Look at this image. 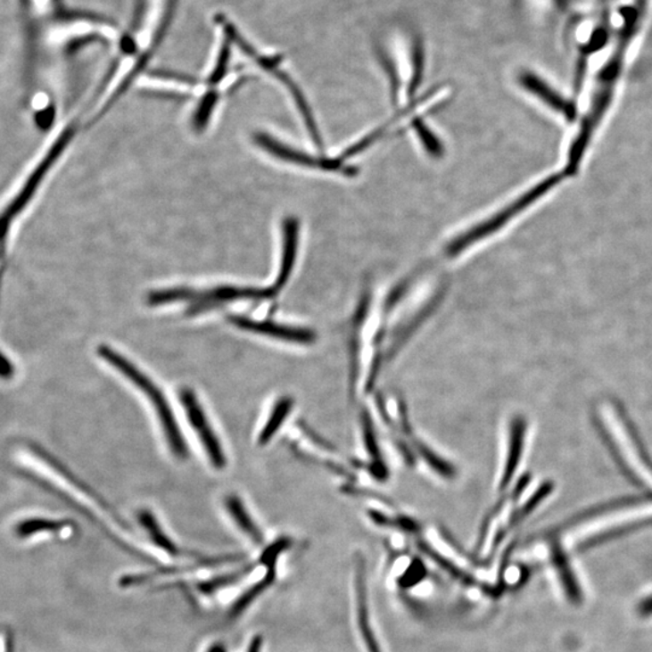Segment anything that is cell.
Here are the masks:
<instances>
[{"mask_svg":"<svg viewBox=\"0 0 652 652\" xmlns=\"http://www.w3.org/2000/svg\"><path fill=\"white\" fill-rule=\"evenodd\" d=\"M97 353L144 394V397L152 404L157 418H159L169 450H172L177 458L186 459L189 450H187L186 439H184L182 430L177 425L172 406L167 400L161 389L157 387L152 378L146 376L144 371L136 367L131 360L119 353L114 348L105 346V344L102 346L101 344L98 347Z\"/></svg>","mask_w":652,"mask_h":652,"instance_id":"cell-1","label":"cell"},{"mask_svg":"<svg viewBox=\"0 0 652 652\" xmlns=\"http://www.w3.org/2000/svg\"><path fill=\"white\" fill-rule=\"evenodd\" d=\"M215 23H217L218 29H220L225 34H227L228 39H230L231 43L234 44V46L240 49L245 56L251 58V60L254 61L259 67L273 75L276 80L281 81V83L288 88L290 95H293V101H295L296 105H298L299 111L301 112L303 120H305L306 128L309 129L310 138L313 139L314 144L318 146L319 149H322V136H320L318 126H317L316 120H314L309 105L307 103L305 95H303L302 91L300 90V87L296 85L295 81L290 78V75L286 73V71L282 70V57L276 56H276H268V54H261L260 51L256 49V47L249 42L247 37L243 36V33H242L240 29L235 26V23L231 21V20L228 19L227 15H224V13H221V15L217 17V21H215Z\"/></svg>","mask_w":652,"mask_h":652,"instance_id":"cell-2","label":"cell"},{"mask_svg":"<svg viewBox=\"0 0 652 652\" xmlns=\"http://www.w3.org/2000/svg\"><path fill=\"white\" fill-rule=\"evenodd\" d=\"M566 180L569 179L563 173L562 169L559 172L552 173L551 176L544 177L541 183L532 186L527 193H524L516 201H514L510 206L504 208L499 213L491 217L490 220L483 221V224L477 225L476 227L471 228L470 231L466 232V234L460 235L457 240H454L449 245V248H447V255L453 258V256L458 255L459 252L466 251L467 247H470L475 242L483 240L487 235L499 231L505 224L514 219L516 215L524 213L525 210H528L532 204L537 203L538 201H541L542 197L551 193V191L557 189Z\"/></svg>","mask_w":652,"mask_h":652,"instance_id":"cell-3","label":"cell"},{"mask_svg":"<svg viewBox=\"0 0 652 652\" xmlns=\"http://www.w3.org/2000/svg\"><path fill=\"white\" fill-rule=\"evenodd\" d=\"M276 290L271 288H240V286H220L207 290V292H196V290L186 288H174L157 290L153 293V301L156 306L166 305L177 301H193V309L190 312L197 314L210 307L220 305L224 302L235 301V300H266L275 298Z\"/></svg>","mask_w":652,"mask_h":652,"instance_id":"cell-4","label":"cell"},{"mask_svg":"<svg viewBox=\"0 0 652 652\" xmlns=\"http://www.w3.org/2000/svg\"><path fill=\"white\" fill-rule=\"evenodd\" d=\"M650 0H630L620 12L621 23L617 30L613 49L607 54V63L619 68H627L631 45L643 29Z\"/></svg>","mask_w":652,"mask_h":652,"instance_id":"cell-5","label":"cell"},{"mask_svg":"<svg viewBox=\"0 0 652 652\" xmlns=\"http://www.w3.org/2000/svg\"><path fill=\"white\" fill-rule=\"evenodd\" d=\"M180 400L184 409H186V417L189 419L191 426L200 438L204 450H206L208 458H210L211 466L215 469L221 470L227 466V457H225L223 446L215 433L213 426H211L210 419L207 418L206 412L201 405L199 398L194 394L193 389L183 388L180 391Z\"/></svg>","mask_w":652,"mask_h":652,"instance_id":"cell-6","label":"cell"},{"mask_svg":"<svg viewBox=\"0 0 652 652\" xmlns=\"http://www.w3.org/2000/svg\"><path fill=\"white\" fill-rule=\"evenodd\" d=\"M255 143L260 145L266 152L271 153V155L278 157L283 161L295 163V165H301L305 167H317V169H322L324 170H334V172H341L347 174V176H354L358 173L357 169L354 167L344 165L341 159H318V157H313L309 153L299 152L293 148H289L281 142L276 141L275 138L266 135V133H256Z\"/></svg>","mask_w":652,"mask_h":652,"instance_id":"cell-7","label":"cell"},{"mask_svg":"<svg viewBox=\"0 0 652 652\" xmlns=\"http://www.w3.org/2000/svg\"><path fill=\"white\" fill-rule=\"evenodd\" d=\"M230 322L235 326L249 331V333L264 334V336L288 341V343L307 344L316 340V334L313 331L302 329V327L281 326V324L268 322V320H254L237 316L230 317Z\"/></svg>","mask_w":652,"mask_h":652,"instance_id":"cell-8","label":"cell"},{"mask_svg":"<svg viewBox=\"0 0 652 652\" xmlns=\"http://www.w3.org/2000/svg\"><path fill=\"white\" fill-rule=\"evenodd\" d=\"M299 221L295 218H288L283 224V254L281 268H279L278 278L273 285L276 293L285 288L292 276L293 265H295L296 252L299 243Z\"/></svg>","mask_w":652,"mask_h":652,"instance_id":"cell-9","label":"cell"},{"mask_svg":"<svg viewBox=\"0 0 652 652\" xmlns=\"http://www.w3.org/2000/svg\"><path fill=\"white\" fill-rule=\"evenodd\" d=\"M357 607H358V623L361 631V637L364 638L365 645L368 652H382L380 644L372 630L370 620H368L367 589H365V576L363 569H359L357 574Z\"/></svg>","mask_w":652,"mask_h":652,"instance_id":"cell-10","label":"cell"},{"mask_svg":"<svg viewBox=\"0 0 652 652\" xmlns=\"http://www.w3.org/2000/svg\"><path fill=\"white\" fill-rule=\"evenodd\" d=\"M552 555L553 565L557 570L558 579L566 593V597L572 603L582 604L583 598L582 587H580L578 578H576L568 558L565 557V552L561 549L555 548Z\"/></svg>","mask_w":652,"mask_h":652,"instance_id":"cell-11","label":"cell"},{"mask_svg":"<svg viewBox=\"0 0 652 652\" xmlns=\"http://www.w3.org/2000/svg\"><path fill=\"white\" fill-rule=\"evenodd\" d=\"M225 507H227L228 514H230L235 524L238 525V528L249 535V538L252 541L261 544L262 532L258 528V525L255 524V522L252 521L251 514L245 508L243 501L240 499V497L235 496V494L227 497V499H225Z\"/></svg>","mask_w":652,"mask_h":652,"instance_id":"cell-12","label":"cell"},{"mask_svg":"<svg viewBox=\"0 0 652 652\" xmlns=\"http://www.w3.org/2000/svg\"><path fill=\"white\" fill-rule=\"evenodd\" d=\"M293 401L292 398L283 397L273 406L271 415L268 419V423L262 428L260 435H259V445L266 446L271 442L273 436L278 433L283 423L288 418L290 411H292Z\"/></svg>","mask_w":652,"mask_h":652,"instance_id":"cell-13","label":"cell"},{"mask_svg":"<svg viewBox=\"0 0 652 652\" xmlns=\"http://www.w3.org/2000/svg\"><path fill=\"white\" fill-rule=\"evenodd\" d=\"M138 521L139 524L143 525V528L145 529L146 532H148L150 539H152L153 544H155L157 548L165 549L166 552L174 556L180 553V549H177V546L174 544L169 537H167L166 532H163L161 525L159 524V522H157L156 517L153 516V512H150L149 510H142L138 514Z\"/></svg>","mask_w":652,"mask_h":652,"instance_id":"cell-14","label":"cell"},{"mask_svg":"<svg viewBox=\"0 0 652 652\" xmlns=\"http://www.w3.org/2000/svg\"><path fill=\"white\" fill-rule=\"evenodd\" d=\"M66 527L67 524L63 521L46 520V518H29V520L20 522L16 525L15 532L20 538H29L34 534H37V532H56L62 531Z\"/></svg>","mask_w":652,"mask_h":652,"instance_id":"cell-15","label":"cell"},{"mask_svg":"<svg viewBox=\"0 0 652 652\" xmlns=\"http://www.w3.org/2000/svg\"><path fill=\"white\" fill-rule=\"evenodd\" d=\"M524 422H522L521 419H518L517 422H515L514 428H512L510 454H508V462L507 469H505L503 484H507L508 481L511 480L515 467H516L518 462H520L522 446H524Z\"/></svg>","mask_w":652,"mask_h":652,"instance_id":"cell-16","label":"cell"},{"mask_svg":"<svg viewBox=\"0 0 652 652\" xmlns=\"http://www.w3.org/2000/svg\"><path fill=\"white\" fill-rule=\"evenodd\" d=\"M218 100H219V94L215 90L208 91L203 95L194 118V126L196 131L201 132L206 128L208 122H210L211 112H213L215 105L218 103Z\"/></svg>","mask_w":652,"mask_h":652,"instance_id":"cell-17","label":"cell"},{"mask_svg":"<svg viewBox=\"0 0 652 652\" xmlns=\"http://www.w3.org/2000/svg\"><path fill=\"white\" fill-rule=\"evenodd\" d=\"M413 128H415L416 133H417L419 138H421L423 145H425L426 152H428L430 155L436 157L442 155L443 148L442 143H440L439 139L433 136V133L426 128L425 122L422 120L419 121V119H416V121L413 122Z\"/></svg>","mask_w":652,"mask_h":652,"instance_id":"cell-18","label":"cell"},{"mask_svg":"<svg viewBox=\"0 0 652 652\" xmlns=\"http://www.w3.org/2000/svg\"><path fill=\"white\" fill-rule=\"evenodd\" d=\"M13 375V367L8 358L0 351V377L10 378Z\"/></svg>","mask_w":652,"mask_h":652,"instance_id":"cell-19","label":"cell"},{"mask_svg":"<svg viewBox=\"0 0 652 652\" xmlns=\"http://www.w3.org/2000/svg\"><path fill=\"white\" fill-rule=\"evenodd\" d=\"M640 613L641 616H651L652 615V596L648 597L644 599L640 606Z\"/></svg>","mask_w":652,"mask_h":652,"instance_id":"cell-20","label":"cell"},{"mask_svg":"<svg viewBox=\"0 0 652 652\" xmlns=\"http://www.w3.org/2000/svg\"><path fill=\"white\" fill-rule=\"evenodd\" d=\"M15 650V645H13L12 634H8L5 640L4 652H13Z\"/></svg>","mask_w":652,"mask_h":652,"instance_id":"cell-21","label":"cell"}]
</instances>
